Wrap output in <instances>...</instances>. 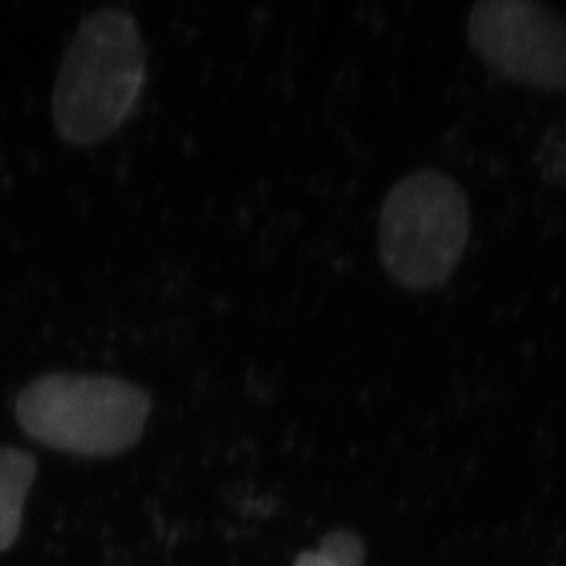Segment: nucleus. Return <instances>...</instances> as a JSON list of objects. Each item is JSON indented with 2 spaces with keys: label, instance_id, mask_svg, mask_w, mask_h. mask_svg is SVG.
I'll return each instance as SVG.
<instances>
[{
  "label": "nucleus",
  "instance_id": "6",
  "mask_svg": "<svg viewBox=\"0 0 566 566\" xmlns=\"http://www.w3.org/2000/svg\"><path fill=\"white\" fill-rule=\"evenodd\" d=\"M364 542L350 531H332L317 552H303L294 566H364Z\"/></svg>",
  "mask_w": 566,
  "mask_h": 566
},
{
  "label": "nucleus",
  "instance_id": "3",
  "mask_svg": "<svg viewBox=\"0 0 566 566\" xmlns=\"http://www.w3.org/2000/svg\"><path fill=\"white\" fill-rule=\"evenodd\" d=\"M470 240V203L449 175L422 168L395 182L378 219V250L390 280L434 290L455 273Z\"/></svg>",
  "mask_w": 566,
  "mask_h": 566
},
{
  "label": "nucleus",
  "instance_id": "5",
  "mask_svg": "<svg viewBox=\"0 0 566 566\" xmlns=\"http://www.w3.org/2000/svg\"><path fill=\"white\" fill-rule=\"evenodd\" d=\"M36 460L18 447H0V552L20 537L23 504L36 479Z\"/></svg>",
  "mask_w": 566,
  "mask_h": 566
},
{
  "label": "nucleus",
  "instance_id": "4",
  "mask_svg": "<svg viewBox=\"0 0 566 566\" xmlns=\"http://www.w3.org/2000/svg\"><path fill=\"white\" fill-rule=\"evenodd\" d=\"M468 42L500 76L528 88L566 91V15L537 0H481Z\"/></svg>",
  "mask_w": 566,
  "mask_h": 566
},
{
  "label": "nucleus",
  "instance_id": "1",
  "mask_svg": "<svg viewBox=\"0 0 566 566\" xmlns=\"http://www.w3.org/2000/svg\"><path fill=\"white\" fill-rule=\"evenodd\" d=\"M145 72V42L128 11L99 9L82 18L53 88L61 139L95 145L112 137L139 102Z\"/></svg>",
  "mask_w": 566,
  "mask_h": 566
},
{
  "label": "nucleus",
  "instance_id": "2",
  "mask_svg": "<svg viewBox=\"0 0 566 566\" xmlns=\"http://www.w3.org/2000/svg\"><path fill=\"white\" fill-rule=\"evenodd\" d=\"M151 397L118 376L46 374L25 386L15 416L28 437L49 449L112 458L137 446Z\"/></svg>",
  "mask_w": 566,
  "mask_h": 566
}]
</instances>
